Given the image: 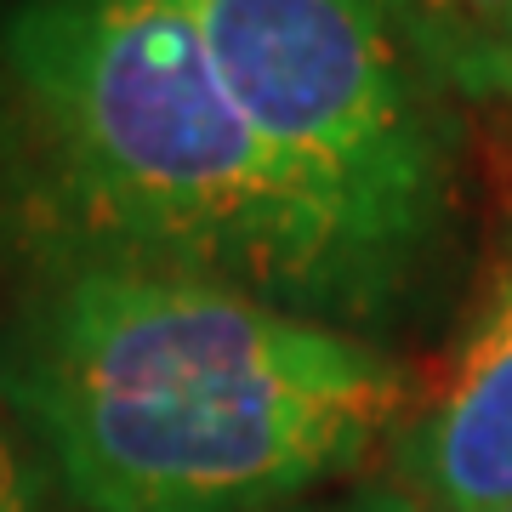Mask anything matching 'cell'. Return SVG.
I'll use <instances>...</instances> for the list:
<instances>
[{
    "label": "cell",
    "instance_id": "1",
    "mask_svg": "<svg viewBox=\"0 0 512 512\" xmlns=\"http://www.w3.org/2000/svg\"><path fill=\"white\" fill-rule=\"evenodd\" d=\"M0 387L80 512H279L421 404L348 325L160 268L29 274Z\"/></svg>",
    "mask_w": 512,
    "mask_h": 512
},
{
    "label": "cell",
    "instance_id": "2",
    "mask_svg": "<svg viewBox=\"0 0 512 512\" xmlns=\"http://www.w3.org/2000/svg\"><path fill=\"white\" fill-rule=\"evenodd\" d=\"M0 239L29 274L160 268L330 319L308 239L188 0H12Z\"/></svg>",
    "mask_w": 512,
    "mask_h": 512
},
{
    "label": "cell",
    "instance_id": "7",
    "mask_svg": "<svg viewBox=\"0 0 512 512\" xmlns=\"http://www.w3.org/2000/svg\"><path fill=\"white\" fill-rule=\"evenodd\" d=\"M0 512H35V490H29V473H23L12 439L0 433Z\"/></svg>",
    "mask_w": 512,
    "mask_h": 512
},
{
    "label": "cell",
    "instance_id": "3",
    "mask_svg": "<svg viewBox=\"0 0 512 512\" xmlns=\"http://www.w3.org/2000/svg\"><path fill=\"white\" fill-rule=\"evenodd\" d=\"M274 171L330 319L382 313L439 251L456 143L387 0H188Z\"/></svg>",
    "mask_w": 512,
    "mask_h": 512
},
{
    "label": "cell",
    "instance_id": "5",
    "mask_svg": "<svg viewBox=\"0 0 512 512\" xmlns=\"http://www.w3.org/2000/svg\"><path fill=\"white\" fill-rule=\"evenodd\" d=\"M387 12L444 92L512 109V0H387Z\"/></svg>",
    "mask_w": 512,
    "mask_h": 512
},
{
    "label": "cell",
    "instance_id": "6",
    "mask_svg": "<svg viewBox=\"0 0 512 512\" xmlns=\"http://www.w3.org/2000/svg\"><path fill=\"white\" fill-rule=\"evenodd\" d=\"M319 512H433V507H421L410 490H399L393 478H382V484H365V490L342 495V501H330Z\"/></svg>",
    "mask_w": 512,
    "mask_h": 512
},
{
    "label": "cell",
    "instance_id": "4",
    "mask_svg": "<svg viewBox=\"0 0 512 512\" xmlns=\"http://www.w3.org/2000/svg\"><path fill=\"white\" fill-rule=\"evenodd\" d=\"M387 478L433 512H512V245L444 387L393 433Z\"/></svg>",
    "mask_w": 512,
    "mask_h": 512
}]
</instances>
